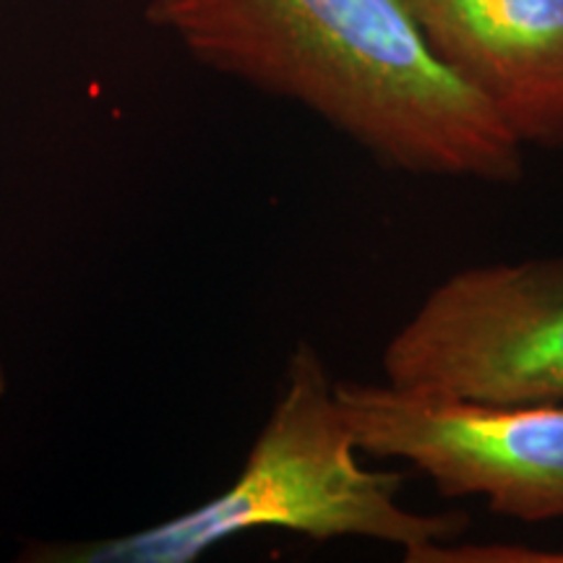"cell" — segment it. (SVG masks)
<instances>
[{"label":"cell","instance_id":"6da1fadb","mask_svg":"<svg viewBox=\"0 0 563 563\" xmlns=\"http://www.w3.org/2000/svg\"><path fill=\"white\" fill-rule=\"evenodd\" d=\"M203 66L285 97L389 170L517 183V139L428 45L407 0H150Z\"/></svg>","mask_w":563,"mask_h":563},{"label":"cell","instance_id":"7a4b0ae2","mask_svg":"<svg viewBox=\"0 0 563 563\" xmlns=\"http://www.w3.org/2000/svg\"><path fill=\"white\" fill-rule=\"evenodd\" d=\"M319 350L300 342L249 460L220 496L146 530L84 545L40 548L34 561L191 563L243 532L282 530L311 540L363 538L397 545L402 561L467 532V514L415 511L405 475L368 470Z\"/></svg>","mask_w":563,"mask_h":563},{"label":"cell","instance_id":"3957f363","mask_svg":"<svg viewBox=\"0 0 563 563\" xmlns=\"http://www.w3.org/2000/svg\"><path fill=\"white\" fill-rule=\"evenodd\" d=\"M386 384L477 405H563V253L454 272L384 347Z\"/></svg>","mask_w":563,"mask_h":563},{"label":"cell","instance_id":"277c9868","mask_svg":"<svg viewBox=\"0 0 563 563\" xmlns=\"http://www.w3.org/2000/svg\"><path fill=\"white\" fill-rule=\"evenodd\" d=\"M336 399L357 449L399 460L443 498H483L517 522L563 519V405H477L336 382Z\"/></svg>","mask_w":563,"mask_h":563},{"label":"cell","instance_id":"5b68a950","mask_svg":"<svg viewBox=\"0 0 563 563\" xmlns=\"http://www.w3.org/2000/svg\"><path fill=\"white\" fill-rule=\"evenodd\" d=\"M433 53L522 146L563 150V0H407Z\"/></svg>","mask_w":563,"mask_h":563},{"label":"cell","instance_id":"8992f818","mask_svg":"<svg viewBox=\"0 0 563 563\" xmlns=\"http://www.w3.org/2000/svg\"><path fill=\"white\" fill-rule=\"evenodd\" d=\"M410 563H563V551L519 543H439L412 555Z\"/></svg>","mask_w":563,"mask_h":563},{"label":"cell","instance_id":"52a82bcc","mask_svg":"<svg viewBox=\"0 0 563 563\" xmlns=\"http://www.w3.org/2000/svg\"><path fill=\"white\" fill-rule=\"evenodd\" d=\"M3 391H5V371L3 365H0V397H3Z\"/></svg>","mask_w":563,"mask_h":563}]
</instances>
